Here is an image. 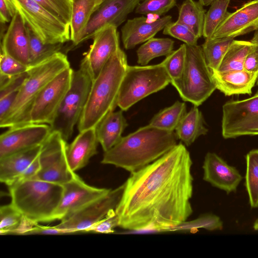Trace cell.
Returning <instances> with one entry per match:
<instances>
[{
	"mask_svg": "<svg viewBox=\"0 0 258 258\" xmlns=\"http://www.w3.org/2000/svg\"><path fill=\"white\" fill-rule=\"evenodd\" d=\"M192 165L189 152L179 143L131 173L115 210L118 227L130 231H170L186 221L193 212Z\"/></svg>",
	"mask_w": 258,
	"mask_h": 258,
	"instance_id": "obj_1",
	"label": "cell"
},
{
	"mask_svg": "<svg viewBox=\"0 0 258 258\" xmlns=\"http://www.w3.org/2000/svg\"><path fill=\"white\" fill-rule=\"evenodd\" d=\"M174 132L150 124L122 137L105 152L101 163L110 164L132 173L157 160L177 145Z\"/></svg>",
	"mask_w": 258,
	"mask_h": 258,
	"instance_id": "obj_2",
	"label": "cell"
},
{
	"mask_svg": "<svg viewBox=\"0 0 258 258\" xmlns=\"http://www.w3.org/2000/svg\"><path fill=\"white\" fill-rule=\"evenodd\" d=\"M126 55L119 48L93 81L88 100L78 123L79 132L96 128L117 106L121 83L127 66Z\"/></svg>",
	"mask_w": 258,
	"mask_h": 258,
	"instance_id": "obj_3",
	"label": "cell"
},
{
	"mask_svg": "<svg viewBox=\"0 0 258 258\" xmlns=\"http://www.w3.org/2000/svg\"><path fill=\"white\" fill-rule=\"evenodd\" d=\"M12 204L28 221L38 224L54 220L63 185L32 178L9 186Z\"/></svg>",
	"mask_w": 258,
	"mask_h": 258,
	"instance_id": "obj_4",
	"label": "cell"
},
{
	"mask_svg": "<svg viewBox=\"0 0 258 258\" xmlns=\"http://www.w3.org/2000/svg\"><path fill=\"white\" fill-rule=\"evenodd\" d=\"M70 67L67 55L61 51L37 66L29 67L28 76L11 108L0 121V127L10 128L29 123L30 111L38 95L56 76Z\"/></svg>",
	"mask_w": 258,
	"mask_h": 258,
	"instance_id": "obj_5",
	"label": "cell"
},
{
	"mask_svg": "<svg viewBox=\"0 0 258 258\" xmlns=\"http://www.w3.org/2000/svg\"><path fill=\"white\" fill-rule=\"evenodd\" d=\"M186 45L185 66L181 78L171 84L183 100L199 106L216 89L212 72L208 67L202 47Z\"/></svg>",
	"mask_w": 258,
	"mask_h": 258,
	"instance_id": "obj_6",
	"label": "cell"
},
{
	"mask_svg": "<svg viewBox=\"0 0 258 258\" xmlns=\"http://www.w3.org/2000/svg\"><path fill=\"white\" fill-rule=\"evenodd\" d=\"M93 79L86 63L74 71L70 87L64 97L52 122L51 131L59 133L68 141L78 123L88 100Z\"/></svg>",
	"mask_w": 258,
	"mask_h": 258,
	"instance_id": "obj_7",
	"label": "cell"
},
{
	"mask_svg": "<svg viewBox=\"0 0 258 258\" xmlns=\"http://www.w3.org/2000/svg\"><path fill=\"white\" fill-rule=\"evenodd\" d=\"M170 83L171 79L161 62L151 66L128 65L121 83L117 106L122 110H126Z\"/></svg>",
	"mask_w": 258,
	"mask_h": 258,
	"instance_id": "obj_8",
	"label": "cell"
},
{
	"mask_svg": "<svg viewBox=\"0 0 258 258\" xmlns=\"http://www.w3.org/2000/svg\"><path fill=\"white\" fill-rule=\"evenodd\" d=\"M26 24L45 43H62L71 40L67 25L33 0H12Z\"/></svg>",
	"mask_w": 258,
	"mask_h": 258,
	"instance_id": "obj_9",
	"label": "cell"
},
{
	"mask_svg": "<svg viewBox=\"0 0 258 258\" xmlns=\"http://www.w3.org/2000/svg\"><path fill=\"white\" fill-rule=\"evenodd\" d=\"M67 141L59 133L51 131L42 145L39 156L40 168L33 178L62 185L75 177L77 174L67 160Z\"/></svg>",
	"mask_w": 258,
	"mask_h": 258,
	"instance_id": "obj_10",
	"label": "cell"
},
{
	"mask_svg": "<svg viewBox=\"0 0 258 258\" xmlns=\"http://www.w3.org/2000/svg\"><path fill=\"white\" fill-rule=\"evenodd\" d=\"M222 111V134L224 139L258 135V89L250 98L226 102Z\"/></svg>",
	"mask_w": 258,
	"mask_h": 258,
	"instance_id": "obj_11",
	"label": "cell"
},
{
	"mask_svg": "<svg viewBox=\"0 0 258 258\" xmlns=\"http://www.w3.org/2000/svg\"><path fill=\"white\" fill-rule=\"evenodd\" d=\"M73 72L70 67L64 70L43 88L33 104L29 123L50 125L52 122L70 87Z\"/></svg>",
	"mask_w": 258,
	"mask_h": 258,
	"instance_id": "obj_12",
	"label": "cell"
},
{
	"mask_svg": "<svg viewBox=\"0 0 258 258\" xmlns=\"http://www.w3.org/2000/svg\"><path fill=\"white\" fill-rule=\"evenodd\" d=\"M124 183L90 202L61 221L56 227L67 233L87 232L97 222L115 210L122 195Z\"/></svg>",
	"mask_w": 258,
	"mask_h": 258,
	"instance_id": "obj_13",
	"label": "cell"
},
{
	"mask_svg": "<svg viewBox=\"0 0 258 258\" xmlns=\"http://www.w3.org/2000/svg\"><path fill=\"white\" fill-rule=\"evenodd\" d=\"M143 0H105L93 13L75 46L91 38L106 26L117 28Z\"/></svg>",
	"mask_w": 258,
	"mask_h": 258,
	"instance_id": "obj_14",
	"label": "cell"
},
{
	"mask_svg": "<svg viewBox=\"0 0 258 258\" xmlns=\"http://www.w3.org/2000/svg\"><path fill=\"white\" fill-rule=\"evenodd\" d=\"M51 133L49 125L29 123L8 128L0 136V158L42 145Z\"/></svg>",
	"mask_w": 258,
	"mask_h": 258,
	"instance_id": "obj_15",
	"label": "cell"
},
{
	"mask_svg": "<svg viewBox=\"0 0 258 258\" xmlns=\"http://www.w3.org/2000/svg\"><path fill=\"white\" fill-rule=\"evenodd\" d=\"M62 185V195L54 216V220L61 221L67 218L110 190L90 186L86 184L78 175Z\"/></svg>",
	"mask_w": 258,
	"mask_h": 258,
	"instance_id": "obj_16",
	"label": "cell"
},
{
	"mask_svg": "<svg viewBox=\"0 0 258 258\" xmlns=\"http://www.w3.org/2000/svg\"><path fill=\"white\" fill-rule=\"evenodd\" d=\"M93 39V43L82 60L86 63L93 81L120 47L117 28L112 25L103 28Z\"/></svg>",
	"mask_w": 258,
	"mask_h": 258,
	"instance_id": "obj_17",
	"label": "cell"
},
{
	"mask_svg": "<svg viewBox=\"0 0 258 258\" xmlns=\"http://www.w3.org/2000/svg\"><path fill=\"white\" fill-rule=\"evenodd\" d=\"M258 30V0L244 4L235 11L227 13L211 38H231Z\"/></svg>",
	"mask_w": 258,
	"mask_h": 258,
	"instance_id": "obj_18",
	"label": "cell"
},
{
	"mask_svg": "<svg viewBox=\"0 0 258 258\" xmlns=\"http://www.w3.org/2000/svg\"><path fill=\"white\" fill-rule=\"evenodd\" d=\"M203 179L227 194L237 190L243 177L234 166L215 153L208 152L204 159Z\"/></svg>",
	"mask_w": 258,
	"mask_h": 258,
	"instance_id": "obj_19",
	"label": "cell"
},
{
	"mask_svg": "<svg viewBox=\"0 0 258 258\" xmlns=\"http://www.w3.org/2000/svg\"><path fill=\"white\" fill-rule=\"evenodd\" d=\"M171 22L172 17L170 15L153 21L144 16L127 20L121 28V40L124 48L132 49L146 42Z\"/></svg>",
	"mask_w": 258,
	"mask_h": 258,
	"instance_id": "obj_20",
	"label": "cell"
},
{
	"mask_svg": "<svg viewBox=\"0 0 258 258\" xmlns=\"http://www.w3.org/2000/svg\"><path fill=\"white\" fill-rule=\"evenodd\" d=\"M1 50L29 67L27 24L17 11L1 41Z\"/></svg>",
	"mask_w": 258,
	"mask_h": 258,
	"instance_id": "obj_21",
	"label": "cell"
},
{
	"mask_svg": "<svg viewBox=\"0 0 258 258\" xmlns=\"http://www.w3.org/2000/svg\"><path fill=\"white\" fill-rule=\"evenodd\" d=\"M98 143L96 128H91L79 132L68 145L67 158L73 171L75 172L88 164L91 158L97 154Z\"/></svg>",
	"mask_w": 258,
	"mask_h": 258,
	"instance_id": "obj_22",
	"label": "cell"
},
{
	"mask_svg": "<svg viewBox=\"0 0 258 258\" xmlns=\"http://www.w3.org/2000/svg\"><path fill=\"white\" fill-rule=\"evenodd\" d=\"M216 89L225 96L252 93V88L256 82L258 73L245 70L223 72H212Z\"/></svg>",
	"mask_w": 258,
	"mask_h": 258,
	"instance_id": "obj_23",
	"label": "cell"
},
{
	"mask_svg": "<svg viewBox=\"0 0 258 258\" xmlns=\"http://www.w3.org/2000/svg\"><path fill=\"white\" fill-rule=\"evenodd\" d=\"M42 145L0 158V181L10 185L37 158Z\"/></svg>",
	"mask_w": 258,
	"mask_h": 258,
	"instance_id": "obj_24",
	"label": "cell"
},
{
	"mask_svg": "<svg viewBox=\"0 0 258 258\" xmlns=\"http://www.w3.org/2000/svg\"><path fill=\"white\" fill-rule=\"evenodd\" d=\"M122 111L111 112L96 127L98 142L104 152L112 148L122 137V134L127 125Z\"/></svg>",
	"mask_w": 258,
	"mask_h": 258,
	"instance_id": "obj_25",
	"label": "cell"
},
{
	"mask_svg": "<svg viewBox=\"0 0 258 258\" xmlns=\"http://www.w3.org/2000/svg\"><path fill=\"white\" fill-rule=\"evenodd\" d=\"M175 131L178 139L186 146H190L200 136L206 135L208 132L203 114L196 106L186 112Z\"/></svg>",
	"mask_w": 258,
	"mask_h": 258,
	"instance_id": "obj_26",
	"label": "cell"
},
{
	"mask_svg": "<svg viewBox=\"0 0 258 258\" xmlns=\"http://www.w3.org/2000/svg\"><path fill=\"white\" fill-rule=\"evenodd\" d=\"M102 2V0H73L70 28L71 40L74 46L87 27L93 13Z\"/></svg>",
	"mask_w": 258,
	"mask_h": 258,
	"instance_id": "obj_27",
	"label": "cell"
},
{
	"mask_svg": "<svg viewBox=\"0 0 258 258\" xmlns=\"http://www.w3.org/2000/svg\"><path fill=\"white\" fill-rule=\"evenodd\" d=\"M35 224L27 220L12 204L0 207V234L25 235Z\"/></svg>",
	"mask_w": 258,
	"mask_h": 258,
	"instance_id": "obj_28",
	"label": "cell"
},
{
	"mask_svg": "<svg viewBox=\"0 0 258 258\" xmlns=\"http://www.w3.org/2000/svg\"><path fill=\"white\" fill-rule=\"evenodd\" d=\"M206 10L195 0L184 1L178 9L177 21L187 27L199 38L203 36Z\"/></svg>",
	"mask_w": 258,
	"mask_h": 258,
	"instance_id": "obj_29",
	"label": "cell"
},
{
	"mask_svg": "<svg viewBox=\"0 0 258 258\" xmlns=\"http://www.w3.org/2000/svg\"><path fill=\"white\" fill-rule=\"evenodd\" d=\"M29 40V67H34L60 52L62 43H45L27 25Z\"/></svg>",
	"mask_w": 258,
	"mask_h": 258,
	"instance_id": "obj_30",
	"label": "cell"
},
{
	"mask_svg": "<svg viewBox=\"0 0 258 258\" xmlns=\"http://www.w3.org/2000/svg\"><path fill=\"white\" fill-rule=\"evenodd\" d=\"M254 45L251 41L233 40L217 71L223 72L243 70L245 58Z\"/></svg>",
	"mask_w": 258,
	"mask_h": 258,
	"instance_id": "obj_31",
	"label": "cell"
},
{
	"mask_svg": "<svg viewBox=\"0 0 258 258\" xmlns=\"http://www.w3.org/2000/svg\"><path fill=\"white\" fill-rule=\"evenodd\" d=\"M174 43V41L168 38H151L137 50L138 63L146 66L155 57L168 56L173 51Z\"/></svg>",
	"mask_w": 258,
	"mask_h": 258,
	"instance_id": "obj_32",
	"label": "cell"
},
{
	"mask_svg": "<svg viewBox=\"0 0 258 258\" xmlns=\"http://www.w3.org/2000/svg\"><path fill=\"white\" fill-rule=\"evenodd\" d=\"M186 112L185 103L177 101L155 114L149 124L161 130L174 132Z\"/></svg>",
	"mask_w": 258,
	"mask_h": 258,
	"instance_id": "obj_33",
	"label": "cell"
},
{
	"mask_svg": "<svg viewBox=\"0 0 258 258\" xmlns=\"http://www.w3.org/2000/svg\"><path fill=\"white\" fill-rule=\"evenodd\" d=\"M234 39L219 38L205 39L202 47L206 63L211 72L217 71Z\"/></svg>",
	"mask_w": 258,
	"mask_h": 258,
	"instance_id": "obj_34",
	"label": "cell"
},
{
	"mask_svg": "<svg viewBox=\"0 0 258 258\" xmlns=\"http://www.w3.org/2000/svg\"><path fill=\"white\" fill-rule=\"evenodd\" d=\"M244 185L251 208H258V149L250 151L246 155Z\"/></svg>",
	"mask_w": 258,
	"mask_h": 258,
	"instance_id": "obj_35",
	"label": "cell"
},
{
	"mask_svg": "<svg viewBox=\"0 0 258 258\" xmlns=\"http://www.w3.org/2000/svg\"><path fill=\"white\" fill-rule=\"evenodd\" d=\"M230 2V0H215L210 5L204 19L203 36L205 39L212 37L226 17Z\"/></svg>",
	"mask_w": 258,
	"mask_h": 258,
	"instance_id": "obj_36",
	"label": "cell"
},
{
	"mask_svg": "<svg viewBox=\"0 0 258 258\" xmlns=\"http://www.w3.org/2000/svg\"><path fill=\"white\" fill-rule=\"evenodd\" d=\"M223 223L218 216L207 213L190 221H185L173 228L171 231L196 232L199 228H204L209 231L221 230Z\"/></svg>",
	"mask_w": 258,
	"mask_h": 258,
	"instance_id": "obj_37",
	"label": "cell"
},
{
	"mask_svg": "<svg viewBox=\"0 0 258 258\" xmlns=\"http://www.w3.org/2000/svg\"><path fill=\"white\" fill-rule=\"evenodd\" d=\"M185 56L186 45L184 43L173 51L161 62L171 79V82L181 78L185 66Z\"/></svg>",
	"mask_w": 258,
	"mask_h": 258,
	"instance_id": "obj_38",
	"label": "cell"
},
{
	"mask_svg": "<svg viewBox=\"0 0 258 258\" xmlns=\"http://www.w3.org/2000/svg\"><path fill=\"white\" fill-rule=\"evenodd\" d=\"M49 13L70 26L73 0H33Z\"/></svg>",
	"mask_w": 258,
	"mask_h": 258,
	"instance_id": "obj_39",
	"label": "cell"
},
{
	"mask_svg": "<svg viewBox=\"0 0 258 258\" xmlns=\"http://www.w3.org/2000/svg\"><path fill=\"white\" fill-rule=\"evenodd\" d=\"M177 0H143L135 9L136 14L161 16L176 5Z\"/></svg>",
	"mask_w": 258,
	"mask_h": 258,
	"instance_id": "obj_40",
	"label": "cell"
},
{
	"mask_svg": "<svg viewBox=\"0 0 258 258\" xmlns=\"http://www.w3.org/2000/svg\"><path fill=\"white\" fill-rule=\"evenodd\" d=\"M163 34L170 35L189 45H197L199 39L187 27L177 21L167 24L163 29Z\"/></svg>",
	"mask_w": 258,
	"mask_h": 258,
	"instance_id": "obj_41",
	"label": "cell"
},
{
	"mask_svg": "<svg viewBox=\"0 0 258 258\" xmlns=\"http://www.w3.org/2000/svg\"><path fill=\"white\" fill-rule=\"evenodd\" d=\"M28 76V71L14 76L0 74V98L18 92Z\"/></svg>",
	"mask_w": 258,
	"mask_h": 258,
	"instance_id": "obj_42",
	"label": "cell"
},
{
	"mask_svg": "<svg viewBox=\"0 0 258 258\" xmlns=\"http://www.w3.org/2000/svg\"><path fill=\"white\" fill-rule=\"evenodd\" d=\"M29 68L28 66L20 62L1 50V74L14 76L27 72Z\"/></svg>",
	"mask_w": 258,
	"mask_h": 258,
	"instance_id": "obj_43",
	"label": "cell"
},
{
	"mask_svg": "<svg viewBox=\"0 0 258 258\" xmlns=\"http://www.w3.org/2000/svg\"><path fill=\"white\" fill-rule=\"evenodd\" d=\"M118 226V218L115 210L111 211L108 215L91 226L87 232L108 234L114 232V228Z\"/></svg>",
	"mask_w": 258,
	"mask_h": 258,
	"instance_id": "obj_44",
	"label": "cell"
},
{
	"mask_svg": "<svg viewBox=\"0 0 258 258\" xmlns=\"http://www.w3.org/2000/svg\"><path fill=\"white\" fill-rule=\"evenodd\" d=\"M17 12L12 0H0V20L2 24L10 23Z\"/></svg>",
	"mask_w": 258,
	"mask_h": 258,
	"instance_id": "obj_45",
	"label": "cell"
},
{
	"mask_svg": "<svg viewBox=\"0 0 258 258\" xmlns=\"http://www.w3.org/2000/svg\"><path fill=\"white\" fill-rule=\"evenodd\" d=\"M244 70L252 73H258V46L254 44L247 55Z\"/></svg>",
	"mask_w": 258,
	"mask_h": 258,
	"instance_id": "obj_46",
	"label": "cell"
},
{
	"mask_svg": "<svg viewBox=\"0 0 258 258\" xmlns=\"http://www.w3.org/2000/svg\"><path fill=\"white\" fill-rule=\"evenodd\" d=\"M67 233L66 231L54 226H41L35 224L25 235L28 234H62Z\"/></svg>",
	"mask_w": 258,
	"mask_h": 258,
	"instance_id": "obj_47",
	"label": "cell"
},
{
	"mask_svg": "<svg viewBox=\"0 0 258 258\" xmlns=\"http://www.w3.org/2000/svg\"><path fill=\"white\" fill-rule=\"evenodd\" d=\"M17 92L9 94L2 98H0V121L5 117L11 108L17 95Z\"/></svg>",
	"mask_w": 258,
	"mask_h": 258,
	"instance_id": "obj_48",
	"label": "cell"
},
{
	"mask_svg": "<svg viewBox=\"0 0 258 258\" xmlns=\"http://www.w3.org/2000/svg\"><path fill=\"white\" fill-rule=\"evenodd\" d=\"M250 41L253 44L258 46V30L255 31Z\"/></svg>",
	"mask_w": 258,
	"mask_h": 258,
	"instance_id": "obj_49",
	"label": "cell"
},
{
	"mask_svg": "<svg viewBox=\"0 0 258 258\" xmlns=\"http://www.w3.org/2000/svg\"><path fill=\"white\" fill-rule=\"evenodd\" d=\"M215 0H199L198 1L203 6H208L210 5Z\"/></svg>",
	"mask_w": 258,
	"mask_h": 258,
	"instance_id": "obj_50",
	"label": "cell"
},
{
	"mask_svg": "<svg viewBox=\"0 0 258 258\" xmlns=\"http://www.w3.org/2000/svg\"><path fill=\"white\" fill-rule=\"evenodd\" d=\"M253 228L254 230L258 231V219H256L254 222Z\"/></svg>",
	"mask_w": 258,
	"mask_h": 258,
	"instance_id": "obj_51",
	"label": "cell"
},
{
	"mask_svg": "<svg viewBox=\"0 0 258 258\" xmlns=\"http://www.w3.org/2000/svg\"><path fill=\"white\" fill-rule=\"evenodd\" d=\"M256 84V85L258 86V76H257V78Z\"/></svg>",
	"mask_w": 258,
	"mask_h": 258,
	"instance_id": "obj_52",
	"label": "cell"
},
{
	"mask_svg": "<svg viewBox=\"0 0 258 258\" xmlns=\"http://www.w3.org/2000/svg\"><path fill=\"white\" fill-rule=\"evenodd\" d=\"M105 1V0H102V2H104V1Z\"/></svg>",
	"mask_w": 258,
	"mask_h": 258,
	"instance_id": "obj_53",
	"label": "cell"
}]
</instances>
